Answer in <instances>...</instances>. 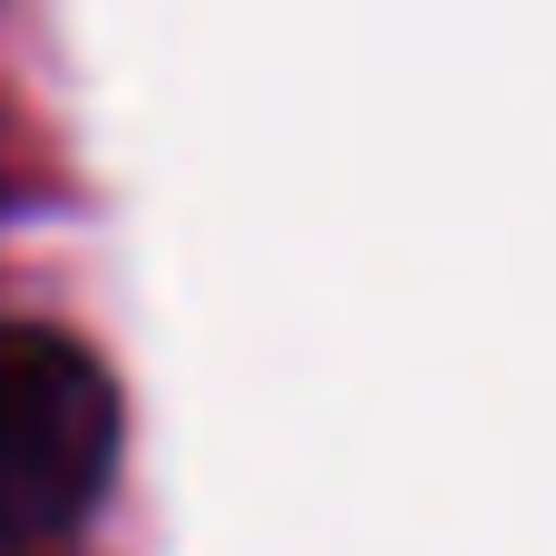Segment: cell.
I'll return each instance as SVG.
<instances>
[{
    "mask_svg": "<svg viewBox=\"0 0 556 556\" xmlns=\"http://www.w3.org/2000/svg\"><path fill=\"white\" fill-rule=\"evenodd\" d=\"M117 450L127 410L108 362L49 323H0V547H39L98 518Z\"/></svg>",
    "mask_w": 556,
    "mask_h": 556,
    "instance_id": "cell-1",
    "label": "cell"
}]
</instances>
